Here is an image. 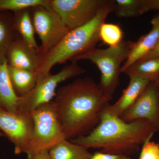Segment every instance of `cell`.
<instances>
[{
    "label": "cell",
    "instance_id": "16",
    "mask_svg": "<svg viewBox=\"0 0 159 159\" xmlns=\"http://www.w3.org/2000/svg\"><path fill=\"white\" fill-rule=\"evenodd\" d=\"M92 154L88 148L66 139L49 150L50 159H90Z\"/></svg>",
    "mask_w": 159,
    "mask_h": 159
},
{
    "label": "cell",
    "instance_id": "8",
    "mask_svg": "<svg viewBox=\"0 0 159 159\" xmlns=\"http://www.w3.org/2000/svg\"><path fill=\"white\" fill-rule=\"evenodd\" d=\"M52 9L70 30L81 27L98 13L107 0H51Z\"/></svg>",
    "mask_w": 159,
    "mask_h": 159
},
{
    "label": "cell",
    "instance_id": "10",
    "mask_svg": "<svg viewBox=\"0 0 159 159\" xmlns=\"http://www.w3.org/2000/svg\"><path fill=\"white\" fill-rule=\"evenodd\" d=\"M120 118L125 122L145 119L159 131V98L154 81L148 84L134 103Z\"/></svg>",
    "mask_w": 159,
    "mask_h": 159
},
{
    "label": "cell",
    "instance_id": "27",
    "mask_svg": "<svg viewBox=\"0 0 159 159\" xmlns=\"http://www.w3.org/2000/svg\"><path fill=\"white\" fill-rule=\"evenodd\" d=\"M156 85L158 93L159 95V77L158 78H157L154 81Z\"/></svg>",
    "mask_w": 159,
    "mask_h": 159
},
{
    "label": "cell",
    "instance_id": "13",
    "mask_svg": "<svg viewBox=\"0 0 159 159\" xmlns=\"http://www.w3.org/2000/svg\"><path fill=\"white\" fill-rule=\"evenodd\" d=\"M151 24V30L148 34L134 42L128 58L121 68V73H124L129 67L148 54L157 44L159 41V14L154 16Z\"/></svg>",
    "mask_w": 159,
    "mask_h": 159
},
{
    "label": "cell",
    "instance_id": "6",
    "mask_svg": "<svg viewBox=\"0 0 159 159\" xmlns=\"http://www.w3.org/2000/svg\"><path fill=\"white\" fill-rule=\"evenodd\" d=\"M85 70L77 62H72L57 74H50L37 82L34 89L27 95L19 97L18 112L31 114L41 104L51 102L56 96L58 84L67 80L85 73Z\"/></svg>",
    "mask_w": 159,
    "mask_h": 159
},
{
    "label": "cell",
    "instance_id": "21",
    "mask_svg": "<svg viewBox=\"0 0 159 159\" xmlns=\"http://www.w3.org/2000/svg\"><path fill=\"white\" fill-rule=\"evenodd\" d=\"M99 37L103 43L110 47H115L123 40V32L118 25L104 22L99 29Z\"/></svg>",
    "mask_w": 159,
    "mask_h": 159
},
{
    "label": "cell",
    "instance_id": "15",
    "mask_svg": "<svg viewBox=\"0 0 159 159\" xmlns=\"http://www.w3.org/2000/svg\"><path fill=\"white\" fill-rule=\"evenodd\" d=\"M9 77L12 87L18 97L29 93L37 82L36 72L16 68L8 65Z\"/></svg>",
    "mask_w": 159,
    "mask_h": 159
},
{
    "label": "cell",
    "instance_id": "29",
    "mask_svg": "<svg viewBox=\"0 0 159 159\" xmlns=\"http://www.w3.org/2000/svg\"><path fill=\"white\" fill-rule=\"evenodd\" d=\"M158 144H159V143H158Z\"/></svg>",
    "mask_w": 159,
    "mask_h": 159
},
{
    "label": "cell",
    "instance_id": "3",
    "mask_svg": "<svg viewBox=\"0 0 159 159\" xmlns=\"http://www.w3.org/2000/svg\"><path fill=\"white\" fill-rule=\"evenodd\" d=\"M115 0H107L90 21L70 30L50 52L43 57L37 72V82L51 74L52 68L96 48L100 41L99 29L106 19L115 9Z\"/></svg>",
    "mask_w": 159,
    "mask_h": 159
},
{
    "label": "cell",
    "instance_id": "11",
    "mask_svg": "<svg viewBox=\"0 0 159 159\" xmlns=\"http://www.w3.org/2000/svg\"><path fill=\"white\" fill-rule=\"evenodd\" d=\"M6 57L9 65L37 73L42 60L38 50L30 47L20 36L9 47Z\"/></svg>",
    "mask_w": 159,
    "mask_h": 159
},
{
    "label": "cell",
    "instance_id": "28",
    "mask_svg": "<svg viewBox=\"0 0 159 159\" xmlns=\"http://www.w3.org/2000/svg\"><path fill=\"white\" fill-rule=\"evenodd\" d=\"M5 136V134H4L2 131H0V137H4Z\"/></svg>",
    "mask_w": 159,
    "mask_h": 159
},
{
    "label": "cell",
    "instance_id": "25",
    "mask_svg": "<svg viewBox=\"0 0 159 159\" xmlns=\"http://www.w3.org/2000/svg\"><path fill=\"white\" fill-rule=\"evenodd\" d=\"M154 57H159V41L153 50H152L148 54L145 55L144 57H142L138 61L145 60L154 58Z\"/></svg>",
    "mask_w": 159,
    "mask_h": 159
},
{
    "label": "cell",
    "instance_id": "19",
    "mask_svg": "<svg viewBox=\"0 0 159 159\" xmlns=\"http://www.w3.org/2000/svg\"><path fill=\"white\" fill-rule=\"evenodd\" d=\"M19 36L13 16L0 15V57H6L9 47Z\"/></svg>",
    "mask_w": 159,
    "mask_h": 159
},
{
    "label": "cell",
    "instance_id": "4",
    "mask_svg": "<svg viewBox=\"0 0 159 159\" xmlns=\"http://www.w3.org/2000/svg\"><path fill=\"white\" fill-rule=\"evenodd\" d=\"M134 42L123 40L117 46L106 49L93 48L73 59L72 62L89 60L95 65L101 73L98 84L104 93L112 97L119 84L122 64L128 58Z\"/></svg>",
    "mask_w": 159,
    "mask_h": 159
},
{
    "label": "cell",
    "instance_id": "22",
    "mask_svg": "<svg viewBox=\"0 0 159 159\" xmlns=\"http://www.w3.org/2000/svg\"><path fill=\"white\" fill-rule=\"evenodd\" d=\"M114 12L119 17H133L141 15L140 0H115Z\"/></svg>",
    "mask_w": 159,
    "mask_h": 159
},
{
    "label": "cell",
    "instance_id": "23",
    "mask_svg": "<svg viewBox=\"0 0 159 159\" xmlns=\"http://www.w3.org/2000/svg\"><path fill=\"white\" fill-rule=\"evenodd\" d=\"M139 159H159V145L150 141L142 145Z\"/></svg>",
    "mask_w": 159,
    "mask_h": 159
},
{
    "label": "cell",
    "instance_id": "12",
    "mask_svg": "<svg viewBox=\"0 0 159 159\" xmlns=\"http://www.w3.org/2000/svg\"><path fill=\"white\" fill-rule=\"evenodd\" d=\"M151 82L141 77H129V84L122 91V96L115 103L109 104L105 110L111 115L121 117L133 105Z\"/></svg>",
    "mask_w": 159,
    "mask_h": 159
},
{
    "label": "cell",
    "instance_id": "20",
    "mask_svg": "<svg viewBox=\"0 0 159 159\" xmlns=\"http://www.w3.org/2000/svg\"><path fill=\"white\" fill-rule=\"evenodd\" d=\"M37 6L52 9L51 0H0V11L16 12Z\"/></svg>",
    "mask_w": 159,
    "mask_h": 159
},
{
    "label": "cell",
    "instance_id": "1",
    "mask_svg": "<svg viewBox=\"0 0 159 159\" xmlns=\"http://www.w3.org/2000/svg\"><path fill=\"white\" fill-rule=\"evenodd\" d=\"M112 97L90 77L78 78L60 88L54 102L66 140L87 135L97 127Z\"/></svg>",
    "mask_w": 159,
    "mask_h": 159
},
{
    "label": "cell",
    "instance_id": "14",
    "mask_svg": "<svg viewBox=\"0 0 159 159\" xmlns=\"http://www.w3.org/2000/svg\"><path fill=\"white\" fill-rule=\"evenodd\" d=\"M18 99L10 80L6 57H0V108L18 112Z\"/></svg>",
    "mask_w": 159,
    "mask_h": 159
},
{
    "label": "cell",
    "instance_id": "17",
    "mask_svg": "<svg viewBox=\"0 0 159 159\" xmlns=\"http://www.w3.org/2000/svg\"><path fill=\"white\" fill-rule=\"evenodd\" d=\"M30 9L14 12L15 27L18 34L25 42L30 47L38 50L39 46L38 45L34 36L35 33Z\"/></svg>",
    "mask_w": 159,
    "mask_h": 159
},
{
    "label": "cell",
    "instance_id": "18",
    "mask_svg": "<svg viewBox=\"0 0 159 159\" xmlns=\"http://www.w3.org/2000/svg\"><path fill=\"white\" fill-rule=\"evenodd\" d=\"M129 77H137L155 81L159 77V57H154L135 62L124 73Z\"/></svg>",
    "mask_w": 159,
    "mask_h": 159
},
{
    "label": "cell",
    "instance_id": "24",
    "mask_svg": "<svg viewBox=\"0 0 159 159\" xmlns=\"http://www.w3.org/2000/svg\"><path fill=\"white\" fill-rule=\"evenodd\" d=\"M90 159H131L130 156L123 154H112L97 152L92 154Z\"/></svg>",
    "mask_w": 159,
    "mask_h": 159
},
{
    "label": "cell",
    "instance_id": "5",
    "mask_svg": "<svg viewBox=\"0 0 159 159\" xmlns=\"http://www.w3.org/2000/svg\"><path fill=\"white\" fill-rule=\"evenodd\" d=\"M34 128L30 143L24 153L34 159L45 150L66 139L62 124L54 101L41 104L31 113Z\"/></svg>",
    "mask_w": 159,
    "mask_h": 159
},
{
    "label": "cell",
    "instance_id": "9",
    "mask_svg": "<svg viewBox=\"0 0 159 159\" xmlns=\"http://www.w3.org/2000/svg\"><path fill=\"white\" fill-rule=\"evenodd\" d=\"M33 128L31 114L0 108V131L14 145L16 154L24 153L31 141Z\"/></svg>",
    "mask_w": 159,
    "mask_h": 159
},
{
    "label": "cell",
    "instance_id": "7",
    "mask_svg": "<svg viewBox=\"0 0 159 159\" xmlns=\"http://www.w3.org/2000/svg\"><path fill=\"white\" fill-rule=\"evenodd\" d=\"M30 11L35 33L41 41L38 51L43 58L70 30L52 9L37 6Z\"/></svg>",
    "mask_w": 159,
    "mask_h": 159
},
{
    "label": "cell",
    "instance_id": "26",
    "mask_svg": "<svg viewBox=\"0 0 159 159\" xmlns=\"http://www.w3.org/2000/svg\"><path fill=\"white\" fill-rule=\"evenodd\" d=\"M34 159H50L49 155V150H45L42 152L34 158Z\"/></svg>",
    "mask_w": 159,
    "mask_h": 159
},
{
    "label": "cell",
    "instance_id": "2",
    "mask_svg": "<svg viewBox=\"0 0 159 159\" xmlns=\"http://www.w3.org/2000/svg\"><path fill=\"white\" fill-rule=\"evenodd\" d=\"M156 133L147 120L125 122L104 110L99 124L90 133L70 141L88 149H100L104 153L130 157L139 151L141 145L150 141Z\"/></svg>",
    "mask_w": 159,
    "mask_h": 159
}]
</instances>
